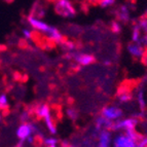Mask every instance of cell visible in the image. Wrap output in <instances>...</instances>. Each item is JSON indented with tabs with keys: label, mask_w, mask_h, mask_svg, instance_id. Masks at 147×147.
<instances>
[{
	"label": "cell",
	"mask_w": 147,
	"mask_h": 147,
	"mask_svg": "<svg viewBox=\"0 0 147 147\" xmlns=\"http://www.w3.org/2000/svg\"><path fill=\"white\" fill-rule=\"evenodd\" d=\"M144 82L140 81L138 82L137 86L135 88V96L137 100L138 107L141 112H146V101H145V94H144V88H143Z\"/></svg>",
	"instance_id": "obj_6"
},
{
	"label": "cell",
	"mask_w": 147,
	"mask_h": 147,
	"mask_svg": "<svg viewBox=\"0 0 147 147\" xmlns=\"http://www.w3.org/2000/svg\"><path fill=\"white\" fill-rule=\"evenodd\" d=\"M127 49L129 54L134 58V59H141L143 53H144L145 47H142L141 44L137 43V42H130L127 43Z\"/></svg>",
	"instance_id": "obj_9"
},
{
	"label": "cell",
	"mask_w": 147,
	"mask_h": 147,
	"mask_svg": "<svg viewBox=\"0 0 147 147\" xmlns=\"http://www.w3.org/2000/svg\"><path fill=\"white\" fill-rule=\"evenodd\" d=\"M16 135L17 138L19 139V141H26L29 136L33 135L32 134V129L31 125H30V121L29 123H22L17 129V132H16Z\"/></svg>",
	"instance_id": "obj_8"
},
{
	"label": "cell",
	"mask_w": 147,
	"mask_h": 147,
	"mask_svg": "<svg viewBox=\"0 0 147 147\" xmlns=\"http://www.w3.org/2000/svg\"><path fill=\"white\" fill-rule=\"evenodd\" d=\"M54 10L58 16L65 19H71L76 16V8L71 0H56Z\"/></svg>",
	"instance_id": "obj_1"
},
{
	"label": "cell",
	"mask_w": 147,
	"mask_h": 147,
	"mask_svg": "<svg viewBox=\"0 0 147 147\" xmlns=\"http://www.w3.org/2000/svg\"><path fill=\"white\" fill-rule=\"evenodd\" d=\"M33 113L35 114L38 119H44L49 114H51V107L49 105L45 103H40L37 104L36 106H34L33 108Z\"/></svg>",
	"instance_id": "obj_10"
},
{
	"label": "cell",
	"mask_w": 147,
	"mask_h": 147,
	"mask_svg": "<svg viewBox=\"0 0 147 147\" xmlns=\"http://www.w3.org/2000/svg\"><path fill=\"white\" fill-rule=\"evenodd\" d=\"M145 15H146V16H147V10H146V11H145Z\"/></svg>",
	"instance_id": "obj_28"
},
{
	"label": "cell",
	"mask_w": 147,
	"mask_h": 147,
	"mask_svg": "<svg viewBox=\"0 0 147 147\" xmlns=\"http://www.w3.org/2000/svg\"><path fill=\"white\" fill-rule=\"evenodd\" d=\"M22 34L26 40H31L32 38H33V32H32V30L29 29V28H24V29L22 30Z\"/></svg>",
	"instance_id": "obj_20"
},
{
	"label": "cell",
	"mask_w": 147,
	"mask_h": 147,
	"mask_svg": "<svg viewBox=\"0 0 147 147\" xmlns=\"http://www.w3.org/2000/svg\"><path fill=\"white\" fill-rule=\"evenodd\" d=\"M115 2V0H100L99 1V6L102 8L109 7V6H112Z\"/></svg>",
	"instance_id": "obj_21"
},
{
	"label": "cell",
	"mask_w": 147,
	"mask_h": 147,
	"mask_svg": "<svg viewBox=\"0 0 147 147\" xmlns=\"http://www.w3.org/2000/svg\"><path fill=\"white\" fill-rule=\"evenodd\" d=\"M3 1H5V2H7V3H11L13 0H3Z\"/></svg>",
	"instance_id": "obj_25"
},
{
	"label": "cell",
	"mask_w": 147,
	"mask_h": 147,
	"mask_svg": "<svg viewBox=\"0 0 147 147\" xmlns=\"http://www.w3.org/2000/svg\"><path fill=\"white\" fill-rule=\"evenodd\" d=\"M47 1H49V2H55L56 0H47Z\"/></svg>",
	"instance_id": "obj_26"
},
{
	"label": "cell",
	"mask_w": 147,
	"mask_h": 147,
	"mask_svg": "<svg viewBox=\"0 0 147 147\" xmlns=\"http://www.w3.org/2000/svg\"><path fill=\"white\" fill-rule=\"evenodd\" d=\"M28 23H29V25L31 26L32 29L36 30L37 32H40V33H42L43 35L47 33V31L49 30V26H51V25H49L45 22H43L42 20L37 19V18L33 17V16H31V15L28 17Z\"/></svg>",
	"instance_id": "obj_7"
},
{
	"label": "cell",
	"mask_w": 147,
	"mask_h": 147,
	"mask_svg": "<svg viewBox=\"0 0 147 147\" xmlns=\"http://www.w3.org/2000/svg\"><path fill=\"white\" fill-rule=\"evenodd\" d=\"M1 119H2V116H1V114H0V123H1Z\"/></svg>",
	"instance_id": "obj_27"
},
{
	"label": "cell",
	"mask_w": 147,
	"mask_h": 147,
	"mask_svg": "<svg viewBox=\"0 0 147 147\" xmlns=\"http://www.w3.org/2000/svg\"><path fill=\"white\" fill-rule=\"evenodd\" d=\"M31 16L37 18V19H40L41 20L42 18L45 16V8L43 7V5L39 2H36L33 5V8L31 10Z\"/></svg>",
	"instance_id": "obj_13"
},
{
	"label": "cell",
	"mask_w": 147,
	"mask_h": 147,
	"mask_svg": "<svg viewBox=\"0 0 147 147\" xmlns=\"http://www.w3.org/2000/svg\"><path fill=\"white\" fill-rule=\"evenodd\" d=\"M60 47H62L65 53H69V52H73V51H76V44L75 42L71 41V40H67L65 39L61 44H60Z\"/></svg>",
	"instance_id": "obj_14"
},
{
	"label": "cell",
	"mask_w": 147,
	"mask_h": 147,
	"mask_svg": "<svg viewBox=\"0 0 147 147\" xmlns=\"http://www.w3.org/2000/svg\"><path fill=\"white\" fill-rule=\"evenodd\" d=\"M113 12H114L116 20L119 23H123V24H129L130 23V7L127 4L118 5L117 7L113 10Z\"/></svg>",
	"instance_id": "obj_5"
},
{
	"label": "cell",
	"mask_w": 147,
	"mask_h": 147,
	"mask_svg": "<svg viewBox=\"0 0 147 147\" xmlns=\"http://www.w3.org/2000/svg\"><path fill=\"white\" fill-rule=\"evenodd\" d=\"M99 1L100 0H84V2L88 5H93V6H96V5H99Z\"/></svg>",
	"instance_id": "obj_23"
},
{
	"label": "cell",
	"mask_w": 147,
	"mask_h": 147,
	"mask_svg": "<svg viewBox=\"0 0 147 147\" xmlns=\"http://www.w3.org/2000/svg\"><path fill=\"white\" fill-rule=\"evenodd\" d=\"M66 116L70 120L74 121V120H76L78 118V111L73 107H69L66 109Z\"/></svg>",
	"instance_id": "obj_17"
},
{
	"label": "cell",
	"mask_w": 147,
	"mask_h": 147,
	"mask_svg": "<svg viewBox=\"0 0 147 147\" xmlns=\"http://www.w3.org/2000/svg\"><path fill=\"white\" fill-rule=\"evenodd\" d=\"M9 107V100H8L7 95L5 93L0 94V110L4 111Z\"/></svg>",
	"instance_id": "obj_15"
},
{
	"label": "cell",
	"mask_w": 147,
	"mask_h": 147,
	"mask_svg": "<svg viewBox=\"0 0 147 147\" xmlns=\"http://www.w3.org/2000/svg\"><path fill=\"white\" fill-rule=\"evenodd\" d=\"M49 147H57V146H49Z\"/></svg>",
	"instance_id": "obj_29"
},
{
	"label": "cell",
	"mask_w": 147,
	"mask_h": 147,
	"mask_svg": "<svg viewBox=\"0 0 147 147\" xmlns=\"http://www.w3.org/2000/svg\"><path fill=\"white\" fill-rule=\"evenodd\" d=\"M113 147H137V142L135 140L125 134H118L113 139Z\"/></svg>",
	"instance_id": "obj_4"
},
{
	"label": "cell",
	"mask_w": 147,
	"mask_h": 147,
	"mask_svg": "<svg viewBox=\"0 0 147 147\" xmlns=\"http://www.w3.org/2000/svg\"><path fill=\"white\" fill-rule=\"evenodd\" d=\"M43 121H44V123H45L47 129L49 130V134H52V135H56L57 133H58V127H57L56 121H55L54 117H53L52 113L49 114L47 117L44 118Z\"/></svg>",
	"instance_id": "obj_12"
},
{
	"label": "cell",
	"mask_w": 147,
	"mask_h": 147,
	"mask_svg": "<svg viewBox=\"0 0 147 147\" xmlns=\"http://www.w3.org/2000/svg\"><path fill=\"white\" fill-rule=\"evenodd\" d=\"M140 60H141V62H142V64L144 66H147V47H145L144 53H143L142 57H141Z\"/></svg>",
	"instance_id": "obj_22"
},
{
	"label": "cell",
	"mask_w": 147,
	"mask_h": 147,
	"mask_svg": "<svg viewBox=\"0 0 147 147\" xmlns=\"http://www.w3.org/2000/svg\"><path fill=\"white\" fill-rule=\"evenodd\" d=\"M24 141H20V142L18 143L17 145H16V146H13V147H23V145H24Z\"/></svg>",
	"instance_id": "obj_24"
},
{
	"label": "cell",
	"mask_w": 147,
	"mask_h": 147,
	"mask_svg": "<svg viewBox=\"0 0 147 147\" xmlns=\"http://www.w3.org/2000/svg\"><path fill=\"white\" fill-rule=\"evenodd\" d=\"M32 113H33V108H32V110H30V109H25L20 114V120L22 123H29L30 119H31Z\"/></svg>",
	"instance_id": "obj_16"
},
{
	"label": "cell",
	"mask_w": 147,
	"mask_h": 147,
	"mask_svg": "<svg viewBox=\"0 0 147 147\" xmlns=\"http://www.w3.org/2000/svg\"><path fill=\"white\" fill-rule=\"evenodd\" d=\"M99 143L97 146L98 147H110L112 138H111V131L109 130H102L100 131L98 136Z\"/></svg>",
	"instance_id": "obj_11"
},
{
	"label": "cell",
	"mask_w": 147,
	"mask_h": 147,
	"mask_svg": "<svg viewBox=\"0 0 147 147\" xmlns=\"http://www.w3.org/2000/svg\"><path fill=\"white\" fill-rule=\"evenodd\" d=\"M42 143L45 147L49 146H57L59 144V140L55 137H47V138H43L42 139Z\"/></svg>",
	"instance_id": "obj_18"
},
{
	"label": "cell",
	"mask_w": 147,
	"mask_h": 147,
	"mask_svg": "<svg viewBox=\"0 0 147 147\" xmlns=\"http://www.w3.org/2000/svg\"><path fill=\"white\" fill-rule=\"evenodd\" d=\"M65 58L67 60H73L78 66H90L96 62V58L92 54L78 52L77 49L73 52L65 53Z\"/></svg>",
	"instance_id": "obj_2"
},
{
	"label": "cell",
	"mask_w": 147,
	"mask_h": 147,
	"mask_svg": "<svg viewBox=\"0 0 147 147\" xmlns=\"http://www.w3.org/2000/svg\"><path fill=\"white\" fill-rule=\"evenodd\" d=\"M101 115H103L109 120H117L120 119L123 115V111L121 108L114 105H108L102 108L101 110Z\"/></svg>",
	"instance_id": "obj_3"
},
{
	"label": "cell",
	"mask_w": 147,
	"mask_h": 147,
	"mask_svg": "<svg viewBox=\"0 0 147 147\" xmlns=\"http://www.w3.org/2000/svg\"><path fill=\"white\" fill-rule=\"evenodd\" d=\"M109 28H110L111 32L114 33V34H120V33H121V30H123V28H121V26H120L118 21H112V22H110Z\"/></svg>",
	"instance_id": "obj_19"
}]
</instances>
